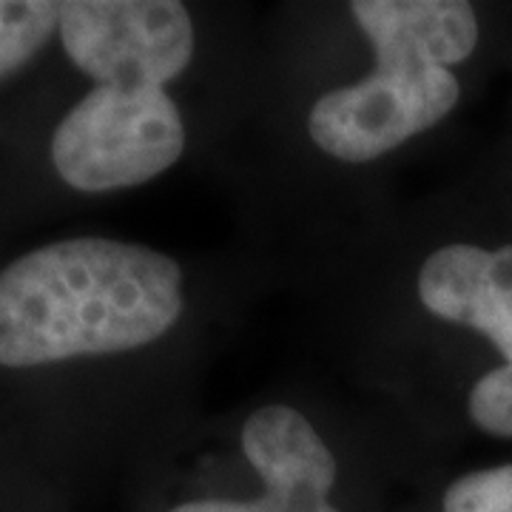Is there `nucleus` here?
Listing matches in <instances>:
<instances>
[{"instance_id":"obj_4","label":"nucleus","mask_w":512,"mask_h":512,"mask_svg":"<svg viewBox=\"0 0 512 512\" xmlns=\"http://www.w3.org/2000/svg\"><path fill=\"white\" fill-rule=\"evenodd\" d=\"M461 86L441 66H376L365 80L316 100L313 143L345 163H370L456 109Z\"/></svg>"},{"instance_id":"obj_9","label":"nucleus","mask_w":512,"mask_h":512,"mask_svg":"<svg viewBox=\"0 0 512 512\" xmlns=\"http://www.w3.org/2000/svg\"><path fill=\"white\" fill-rule=\"evenodd\" d=\"M444 512H512V464L458 478L444 495Z\"/></svg>"},{"instance_id":"obj_1","label":"nucleus","mask_w":512,"mask_h":512,"mask_svg":"<svg viewBox=\"0 0 512 512\" xmlns=\"http://www.w3.org/2000/svg\"><path fill=\"white\" fill-rule=\"evenodd\" d=\"M183 313V268L146 245L77 237L0 271V367L143 348Z\"/></svg>"},{"instance_id":"obj_12","label":"nucleus","mask_w":512,"mask_h":512,"mask_svg":"<svg viewBox=\"0 0 512 512\" xmlns=\"http://www.w3.org/2000/svg\"><path fill=\"white\" fill-rule=\"evenodd\" d=\"M322 512H339V510H336V507H330V504H328V507H325V510H322Z\"/></svg>"},{"instance_id":"obj_8","label":"nucleus","mask_w":512,"mask_h":512,"mask_svg":"<svg viewBox=\"0 0 512 512\" xmlns=\"http://www.w3.org/2000/svg\"><path fill=\"white\" fill-rule=\"evenodd\" d=\"M60 29V3L0 0V80L15 74Z\"/></svg>"},{"instance_id":"obj_6","label":"nucleus","mask_w":512,"mask_h":512,"mask_svg":"<svg viewBox=\"0 0 512 512\" xmlns=\"http://www.w3.org/2000/svg\"><path fill=\"white\" fill-rule=\"evenodd\" d=\"M350 12L376 52V66L450 69L478 43L476 12L461 0H356Z\"/></svg>"},{"instance_id":"obj_3","label":"nucleus","mask_w":512,"mask_h":512,"mask_svg":"<svg viewBox=\"0 0 512 512\" xmlns=\"http://www.w3.org/2000/svg\"><path fill=\"white\" fill-rule=\"evenodd\" d=\"M63 49L97 86L165 89L188 69L194 26L174 0H74L60 3Z\"/></svg>"},{"instance_id":"obj_7","label":"nucleus","mask_w":512,"mask_h":512,"mask_svg":"<svg viewBox=\"0 0 512 512\" xmlns=\"http://www.w3.org/2000/svg\"><path fill=\"white\" fill-rule=\"evenodd\" d=\"M242 450L265 487H293L328 495L336 458L313 424L285 404L256 410L242 427Z\"/></svg>"},{"instance_id":"obj_5","label":"nucleus","mask_w":512,"mask_h":512,"mask_svg":"<svg viewBox=\"0 0 512 512\" xmlns=\"http://www.w3.org/2000/svg\"><path fill=\"white\" fill-rule=\"evenodd\" d=\"M419 299L433 316L490 336L512 365V245H444L421 265Z\"/></svg>"},{"instance_id":"obj_2","label":"nucleus","mask_w":512,"mask_h":512,"mask_svg":"<svg viewBox=\"0 0 512 512\" xmlns=\"http://www.w3.org/2000/svg\"><path fill=\"white\" fill-rule=\"evenodd\" d=\"M183 151L180 109L157 86H94L52 137L57 174L86 194L148 183Z\"/></svg>"},{"instance_id":"obj_11","label":"nucleus","mask_w":512,"mask_h":512,"mask_svg":"<svg viewBox=\"0 0 512 512\" xmlns=\"http://www.w3.org/2000/svg\"><path fill=\"white\" fill-rule=\"evenodd\" d=\"M328 507V495L305 493V490H285V487H265V493L254 501H225V498H205V501H185L168 512H322Z\"/></svg>"},{"instance_id":"obj_10","label":"nucleus","mask_w":512,"mask_h":512,"mask_svg":"<svg viewBox=\"0 0 512 512\" xmlns=\"http://www.w3.org/2000/svg\"><path fill=\"white\" fill-rule=\"evenodd\" d=\"M470 416L498 439H512V365L495 367L470 390Z\"/></svg>"}]
</instances>
